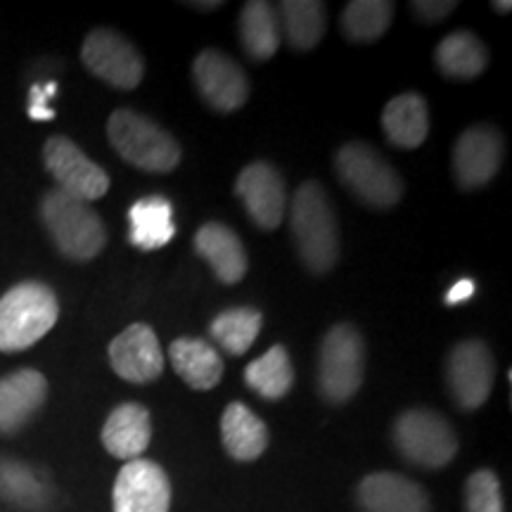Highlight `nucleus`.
Instances as JSON below:
<instances>
[{
    "instance_id": "obj_20",
    "label": "nucleus",
    "mask_w": 512,
    "mask_h": 512,
    "mask_svg": "<svg viewBox=\"0 0 512 512\" xmlns=\"http://www.w3.org/2000/svg\"><path fill=\"white\" fill-rule=\"evenodd\" d=\"M169 361L176 375L195 392H209L223 380V358L207 339L178 337L169 347Z\"/></svg>"
},
{
    "instance_id": "obj_22",
    "label": "nucleus",
    "mask_w": 512,
    "mask_h": 512,
    "mask_svg": "<svg viewBox=\"0 0 512 512\" xmlns=\"http://www.w3.org/2000/svg\"><path fill=\"white\" fill-rule=\"evenodd\" d=\"M384 138L399 150H418L430 136V107L420 93H401L382 110Z\"/></svg>"
},
{
    "instance_id": "obj_14",
    "label": "nucleus",
    "mask_w": 512,
    "mask_h": 512,
    "mask_svg": "<svg viewBox=\"0 0 512 512\" xmlns=\"http://www.w3.org/2000/svg\"><path fill=\"white\" fill-rule=\"evenodd\" d=\"M235 195L245 204V211L254 226L261 230H275L287 214L285 178L273 164L256 159L240 171L235 181Z\"/></svg>"
},
{
    "instance_id": "obj_2",
    "label": "nucleus",
    "mask_w": 512,
    "mask_h": 512,
    "mask_svg": "<svg viewBox=\"0 0 512 512\" xmlns=\"http://www.w3.org/2000/svg\"><path fill=\"white\" fill-rule=\"evenodd\" d=\"M107 136L114 152L145 174H171L183 159L181 145L169 131L128 107L112 112L107 121Z\"/></svg>"
},
{
    "instance_id": "obj_11",
    "label": "nucleus",
    "mask_w": 512,
    "mask_h": 512,
    "mask_svg": "<svg viewBox=\"0 0 512 512\" xmlns=\"http://www.w3.org/2000/svg\"><path fill=\"white\" fill-rule=\"evenodd\" d=\"M192 81L197 93L214 112L230 114L245 107L249 79L233 57L216 48L202 50L192 62Z\"/></svg>"
},
{
    "instance_id": "obj_17",
    "label": "nucleus",
    "mask_w": 512,
    "mask_h": 512,
    "mask_svg": "<svg viewBox=\"0 0 512 512\" xmlns=\"http://www.w3.org/2000/svg\"><path fill=\"white\" fill-rule=\"evenodd\" d=\"M363 512H430V496L413 479L396 472H373L356 489Z\"/></svg>"
},
{
    "instance_id": "obj_6",
    "label": "nucleus",
    "mask_w": 512,
    "mask_h": 512,
    "mask_svg": "<svg viewBox=\"0 0 512 512\" xmlns=\"http://www.w3.org/2000/svg\"><path fill=\"white\" fill-rule=\"evenodd\" d=\"M335 171L351 195L373 209H392L403 197L399 171L373 145L351 140L335 155Z\"/></svg>"
},
{
    "instance_id": "obj_19",
    "label": "nucleus",
    "mask_w": 512,
    "mask_h": 512,
    "mask_svg": "<svg viewBox=\"0 0 512 512\" xmlns=\"http://www.w3.org/2000/svg\"><path fill=\"white\" fill-rule=\"evenodd\" d=\"M102 446L110 456L131 463L143 458L152 441V418L143 403H119L100 432Z\"/></svg>"
},
{
    "instance_id": "obj_26",
    "label": "nucleus",
    "mask_w": 512,
    "mask_h": 512,
    "mask_svg": "<svg viewBox=\"0 0 512 512\" xmlns=\"http://www.w3.org/2000/svg\"><path fill=\"white\" fill-rule=\"evenodd\" d=\"M238 34L245 53L254 62H268L280 48L278 12L266 0H249L240 12Z\"/></svg>"
},
{
    "instance_id": "obj_23",
    "label": "nucleus",
    "mask_w": 512,
    "mask_h": 512,
    "mask_svg": "<svg viewBox=\"0 0 512 512\" xmlns=\"http://www.w3.org/2000/svg\"><path fill=\"white\" fill-rule=\"evenodd\" d=\"M128 223H131V245L143 252H155L174 240V204L164 195L140 197L128 209Z\"/></svg>"
},
{
    "instance_id": "obj_27",
    "label": "nucleus",
    "mask_w": 512,
    "mask_h": 512,
    "mask_svg": "<svg viewBox=\"0 0 512 512\" xmlns=\"http://www.w3.org/2000/svg\"><path fill=\"white\" fill-rule=\"evenodd\" d=\"M245 382L254 394L266 401H280L294 387V366L290 351L275 344L245 368Z\"/></svg>"
},
{
    "instance_id": "obj_21",
    "label": "nucleus",
    "mask_w": 512,
    "mask_h": 512,
    "mask_svg": "<svg viewBox=\"0 0 512 512\" xmlns=\"http://www.w3.org/2000/svg\"><path fill=\"white\" fill-rule=\"evenodd\" d=\"M221 441L230 458L238 463H254L266 453L271 434L266 422L247 403L233 401L221 415Z\"/></svg>"
},
{
    "instance_id": "obj_5",
    "label": "nucleus",
    "mask_w": 512,
    "mask_h": 512,
    "mask_svg": "<svg viewBox=\"0 0 512 512\" xmlns=\"http://www.w3.org/2000/svg\"><path fill=\"white\" fill-rule=\"evenodd\" d=\"M366 377V342L354 325L339 323L325 332L318 354V392L330 406L354 399Z\"/></svg>"
},
{
    "instance_id": "obj_12",
    "label": "nucleus",
    "mask_w": 512,
    "mask_h": 512,
    "mask_svg": "<svg viewBox=\"0 0 512 512\" xmlns=\"http://www.w3.org/2000/svg\"><path fill=\"white\" fill-rule=\"evenodd\" d=\"M171 479L155 460L138 458L124 463L114 479L112 510L114 512H169Z\"/></svg>"
},
{
    "instance_id": "obj_31",
    "label": "nucleus",
    "mask_w": 512,
    "mask_h": 512,
    "mask_svg": "<svg viewBox=\"0 0 512 512\" xmlns=\"http://www.w3.org/2000/svg\"><path fill=\"white\" fill-rule=\"evenodd\" d=\"M465 512H505L501 479L494 470H475L465 482Z\"/></svg>"
},
{
    "instance_id": "obj_34",
    "label": "nucleus",
    "mask_w": 512,
    "mask_h": 512,
    "mask_svg": "<svg viewBox=\"0 0 512 512\" xmlns=\"http://www.w3.org/2000/svg\"><path fill=\"white\" fill-rule=\"evenodd\" d=\"M472 294H475V280L463 278V280H458V283L446 292L444 302L448 306H458V304L467 302V299H472Z\"/></svg>"
},
{
    "instance_id": "obj_18",
    "label": "nucleus",
    "mask_w": 512,
    "mask_h": 512,
    "mask_svg": "<svg viewBox=\"0 0 512 512\" xmlns=\"http://www.w3.org/2000/svg\"><path fill=\"white\" fill-rule=\"evenodd\" d=\"M192 245H195L197 256H202V259L211 266V271H214L219 283L238 285L247 275V249L238 238V233H235L233 228H228L226 223H204V226L195 233Z\"/></svg>"
},
{
    "instance_id": "obj_1",
    "label": "nucleus",
    "mask_w": 512,
    "mask_h": 512,
    "mask_svg": "<svg viewBox=\"0 0 512 512\" xmlns=\"http://www.w3.org/2000/svg\"><path fill=\"white\" fill-rule=\"evenodd\" d=\"M290 230L306 271L325 275L335 268L339 259V223L328 190L318 181H304L294 192Z\"/></svg>"
},
{
    "instance_id": "obj_30",
    "label": "nucleus",
    "mask_w": 512,
    "mask_h": 512,
    "mask_svg": "<svg viewBox=\"0 0 512 512\" xmlns=\"http://www.w3.org/2000/svg\"><path fill=\"white\" fill-rule=\"evenodd\" d=\"M0 496L5 501L22 505V508H36L43 501V486L27 465L3 460L0 463Z\"/></svg>"
},
{
    "instance_id": "obj_35",
    "label": "nucleus",
    "mask_w": 512,
    "mask_h": 512,
    "mask_svg": "<svg viewBox=\"0 0 512 512\" xmlns=\"http://www.w3.org/2000/svg\"><path fill=\"white\" fill-rule=\"evenodd\" d=\"M188 5H190V8H195V10H202V12H211V10L221 8V5H223V3H216V0H214V3H188Z\"/></svg>"
},
{
    "instance_id": "obj_9",
    "label": "nucleus",
    "mask_w": 512,
    "mask_h": 512,
    "mask_svg": "<svg viewBox=\"0 0 512 512\" xmlns=\"http://www.w3.org/2000/svg\"><path fill=\"white\" fill-rule=\"evenodd\" d=\"M496 382V361L482 339H465L446 358V384L460 411H477L489 401Z\"/></svg>"
},
{
    "instance_id": "obj_15",
    "label": "nucleus",
    "mask_w": 512,
    "mask_h": 512,
    "mask_svg": "<svg viewBox=\"0 0 512 512\" xmlns=\"http://www.w3.org/2000/svg\"><path fill=\"white\" fill-rule=\"evenodd\" d=\"M112 370L131 384L155 382L164 370V351L157 332L147 323H133L110 344Z\"/></svg>"
},
{
    "instance_id": "obj_4",
    "label": "nucleus",
    "mask_w": 512,
    "mask_h": 512,
    "mask_svg": "<svg viewBox=\"0 0 512 512\" xmlns=\"http://www.w3.org/2000/svg\"><path fill=\"white\" fill-rule=\"evenodd\" d=\"M41 219L57 252L69 261L86 264L107 245V230L98 211H93L91 204L64 195L57 188L48 190L43 197Z\"/></svg>"
},
{
    "instance_id": "obj_16",
    "label": "nucleus",
    "mask_w": 512,
    "mask_h": 512,
    "mask_svg": "<svg viewBox=\"0 0 512 512\" xmlns=\"http://www.w3.org/2000/svg\"><path fill=\"white\" fill-rule=\"evenodd\" d=\"M48 399V380L34 368L0 377V434L22 430Z\"/></svg>"
},
{
    "instance_id": "obj_7",
    "label": "nucleus",
    "mask_w": 512,
    "mask_h": 512,
    "mask_svg": "<svg viewBox=\"0 0 512 512\" xmlns=\"http://www.w3.org/2000/svg\"><path fill=\"white\" fill-rule=\"evenodd\" d=\"M392 441L408 463L441 470L458 456V437L444 415L432 408H408L394 420Z\"/></svg>"
},
{
    "instance_id": "obj_10",
    "label": "nucleus",
    "mask_w": 512,
    "mask_h": 512,
    "mask_svg": "<svg viewBox=\"0 0 512 512\" xmlns=\"http://www.w3.org/2000/svg\"><path fill=\"white\" fill-rule=\"evenodd\" d=\"M43 164L48 174L57 181V190L91 204L93 200L107 195L110 190V176L107 171L86 157L74 140L64 136H50L43 145Z\"/></svg>"
},
{
    "instance_id": "obj_33",
    "label": "nucleus",
    "mask_w": 512,
    "mask_h": 512,
    "mask_svg": "<svg viewBox=\"0 0 512 512\" xmlns=\"http://www.w3.org/2000/svg\"><path fill=\"white\" fill-rule=\"evenodd\" d=\"M411 8L415 15H418L422 22H430V24H437L441 22V19H446L448 15H451L453 10L458 8L456 0H439V3H434V0H415V3H411Z\"/></svg>"
},
{
    "instance_id": "obj_29",
    "label": "nucleus",
    "mask_w": 512,
    "mask_h": 512,
    "mask_svg": "<svg viewBox=\"0 0 512 512\" xmlns=\"http://www.w3.org/2000/svg\"><path fill=\"white\" fill-rule=\"evenodd\" d=\"M394 12L387 0H354L342 12V34L351 43H373L392 27Z\"/></svg>"
},
{
    "instance_id": "obj_24",
    "label": "nucleus",
    "mask_w": 512,
    "mask_h": 512,
    "mask_svg": "<svg viewBox=\"0 0 512 512\" xmlns=\"http://www.w3.org/2000/svg\"><path fill=\"white\" fill-rule=\"evenodd\" d=\"M434 62L437 69L448 79L470 81L489 67V48L477 34L467 29L451 31L446 38H441L437 50H434Z\"/></svg>"
},
{
    "instance_id": "obj_28",
    "label": "nucleus",
    "mask_w": 512,
    "mask_h": 512,
    "mask_svg": "<svg viewBox=\"0 0 512 512\" xmlns=\"http://www.w3.org/2000/svg\"><path fill=\"white\" fill-rule=\"evenodd\" d=\"M261 323H264V316H261L259 309L235 306V309L221 311L219 316L211 320L209 335L226 354L242 356L252 349L256 337H259Z\"/></svg>"
},
{
    "instance_id": "obj_13",
    "label": "nucleus",
    "mask_w": 512,
    "mask_h": 512,
    "mask_svg": "<svg viewBox=\"0 0 512 512\" xmlns=\"http://www.w3.org/2000/svg\"><path fill=\"white\" fill-rule=\"evenodd\" d=\"M505 157V140L491 124L470 126L453 147V174L460 190H477L494 181Z\"/></svg>"
},
{
    "instance_id": "obj_25",
    "label": "nucleus",
    "mask_w": 512,
    "mask_h": 512,
    "mask_svg": "<svg viewBox=\"0 0 512 512\" xmlns=\"http://www.w3.org/2000/svg\"><path fill=\"white\" fill-rule=\"evenodd\" d=\"M275 12H278L280 34L292 50L306 53L323 41L328 29V10L320 0H285L275 5Z\"/></svg>"
},
{
    "instance_id": "obj_3",
    "label": "nucleus",
    "mask_w": 512,
    "mask_h": 512,
    "mask_svg": "<svg viewBox=\"0 0 512 512\" xmlns=\"http://www.w3.org/2000/svg\"><path fill=\"white\" fill-rule=\"evenodd\" d=\"M60 318V302L48 285L27 280L0 297V351L17 354L41 342Z\"/></svg>"
},
{
    "instance_id": "obj_8",
    "label": "nucleus",
    "mask_w": 512,
    "mask_h": 512,
    "mask_svg": "<svg viewBox=\"0 0 512 512\" xmlns=\"http://www.w3.org/2000/svg\"><path fill=\"white\" fill-rule=\"evenodd\" d=\"M81 62L88 72L117 91H133L145 76V60L140 50L110 27H100L86 36L81 46Z\"/></svg>"
},
{
    "instance_id": "obj_36",
    "label": "nucleus",
    "mask_w": 512,
    "mask_h": 512,
    "mask_svg": "<svg viewBox=\"0 0 512 512\" xmlns=\"http://www.w3.org/2000/svg\"><path fill=\"white\" fill-rule=\"evenodd\" d=\"M491 8H494L498 15H508L512 10V3H508V0H505V3H491Z\"/></svg>"
},
{
    "instance_id": "obj_32",
    "label": "nucleus",
    "mask_w": 512,
    "mask_h": 512,
    "mask_svg": "<svg viewBox=\"0 0 512 512\" xmlns=\"http://www.w3.org/2000/svg\"><path fill=\"white\" fill-rule=\"evenodd\" d=\"M57 91L55 83H46V86H41V83H36V86H31V93H29V117L34 121H50L55 119V112L50 110V98H53Z\"/></svg>"
}]
</instances>
